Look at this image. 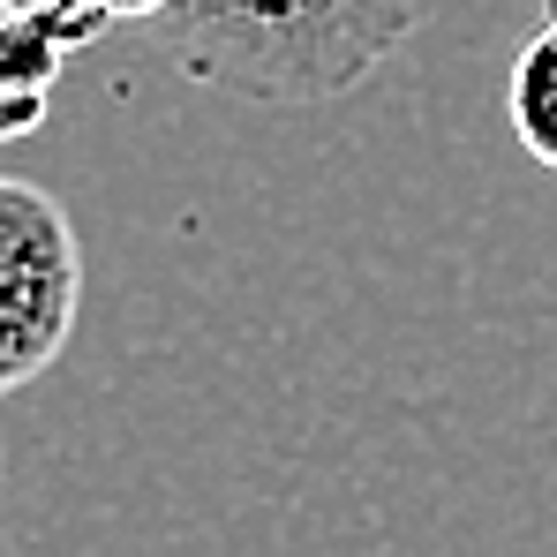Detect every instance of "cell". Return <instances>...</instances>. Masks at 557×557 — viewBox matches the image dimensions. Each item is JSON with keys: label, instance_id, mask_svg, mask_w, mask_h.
I'll return each instance as SVG.
<instances>
[{"label": "cell", "instance_id": "obj_1", "mask_svg": "<svg viewBox=\"0 0 557 557\" xmlns=\"http://www.w3.org/2000/svg\"><path fill=\"white\" fill-rule=\"evenodd\" d=\"M437 0H159L151 38L188 84L257 106H324L370 84Z\"/></svg>", "mask_w": 557, "mask_h": 557}, {"label": "cell", "instance_id": "obj_2", "mask_svg": "<svg viewBox=\"0 0 557 557\" xmlns=\"http://www.w3.org/2000/svg\"><path fill=\"white\" fill-rule=\"evenodd\" d=\"M84 309V242L38 182L0 174V392L61 362Z\"/></svg>", "mask_w": 557, "mask_h": 557}, {"label": "cell", "instance_id": "obj_3", "mask_svg": "<svg viewBox=\"0 0 557 557\" xmlns=\"http://www.w3.org/2000/svg\"><path fill=\"white\" fill-rule=\"evenodd\" d=\"M61 69H69V46L46 30L38 0H0V144H23L46 128Z\"/></svg>", "mask_w": 557, "mask_h": 557}, {"label": "cell", "instance_id": "obj_4", "mask_svg": "<svg viewBox=\"0 0 557 557\" xmlns=\"http://www.w3.org/2000/svg\"><path fill=\"white\" fill-rule=\"evenodd\" d=\"M505 121L520 136V151L535 166L557 174V8L543 15V30L512 53V76H505Z\"/></svg>", "mask_w": 557, "mask_h": 557}, {"label": "cell", "instance_id": "obj_5", "mask_svg": "<svg viewBox=\"0 0 557 557\" xmlns=\"http://www.w3.org/2000/svg\"><path fill=\"white\" fill-rule=\"evenodd\" d=\"M151 8H159V0H38L46 30H53L69 53L98 46V38H106V30H121V23H151Z\"/></svg>", "mask_w": 557, "mask_h": 557}, {"label": "cell", "instance_id": "obj_6", "mask_svg": "<svg viewBox=\"0 0 557 557\" xmlns=\"http://www.w3.org/2000/svg\"><path fill=\"white\" fill-rule=\"evenodd\" d=\"M550 8H557V0H550Z\"/></svg>", "mask_w": 557, "mask_h": 557}]
</instances>
